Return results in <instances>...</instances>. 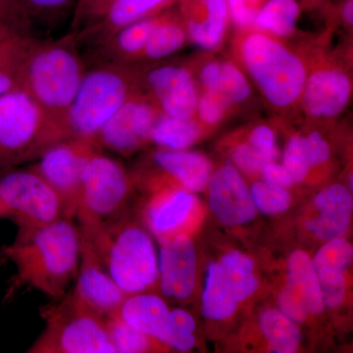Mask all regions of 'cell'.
Here are the masks:
<instances>
[{
  "label": "cell",
  "instance_id": "cell-1",
  "mask_svg": "<svg viewBox=\"0 0 353 353\" xmlns=\"http://www.w3.org/2000/svg\"><path fill=\"white\" fill-rule=\"evenodd\" d=\"M80 229L74 220L62 219L0 248V259L15 266L7 297L22 288L37 290L53 301L62 299L77 278L81 259Z\"/></svg>",
  "mask_w": 353,
  "mask_h": 353
},
{
  "label": "cell",
  "instance_id": "cell-2",
  "mask_svg": "<svg viewBox=\"0 0 353 353\" xmlns=\"http://www.w3.org/2000/svg\"><path fill=\"white\" fill-rule=\"evenodd\" d=\"M85 69L75 37L57 41L32 39L21 72V85L67 139L65 126Z\"/></svg>",
  "mask_w": 353,
  "mask_h": 353
},
{
  "label": "cell",
  "instance_id": "cell-3",
  "mask_svg": "<svg viewBox=\"0 0 353 353\" xmlns=\"http://www.w3.org/2000/svg\"><path fill=\"white\" fill-rule=\"evenodd\" d=\"M81 238L128 296L145 292L157 284L159 269L152 239L127 217L97 233L81 234Z\"/></svg>",
  "mask_w": 353,
  "mask_h": 353
},
{
  "label": "cell",
  "instance_id": "cell-4",
  "mask_svg": "<svg viewBox=\"0 0 353 353\" xmlns=\"http://www.w3.org/2000/svg\"><path fill=\"white\" fill-rule=\"evenodd\" d=\"M136 72L106 62L85 71L67 115L66 138L94 139L102 126L138 92Z\"/></svg>",
  "mask_w": 353,
  "mask_h": 353
},
{
  "label": "cell",
  "instance_id": "cell-5",
  "mask_svg": "<svg viewBox=\"0 0 353 353\" xmlns=\"http://www.w3.org/2000/svg\"><path fill=\"white\" fill-rule=\"evenodd\" d=\"M41 308L43 333L29 353H116L105 319L92 310L74 290Z\"/></svg>",
  "mask_w": 353,
  "mask_h": 353
},
{
  "label": "cell",
  "instance_id": "cell-6",
  "mask_svg": "<svg viewBox=\"0 0 353 353\" xmlns=\"http://www.w3.org/2000/svg\"><path fill=\"white\" fill-rule=\"evenodd\" d=\"M62 141L61 132L23 88L0 97V175L38 159Z\"/></svg>",
  "mask_w": 353,
  "mask_h": 353
},
{
  "label": "cell",
  "instance_id": "cell-7",
  "mask_svg": "<svg viewBox=\"0 0 353 353\" xmlns=\"http://www.w3.org/2000/svg\"><path fill=\"white\" fill-rule=\"evenodd\" d=\"M241 57L272 105L287 108L301 99L307 78L305 64L277 38L262 32L248 34L241 41Z\"/></svg>",
  "mask_w": 353,
  "mask_h": 353
},
{
  "label": "cell",
  "instance_id": "cell-8",
  "mask_svg": "<svg viewBox=\"0 0 353 353\" xmlns=\"http://www.w3.org/2000/svg\"><path fill=\"white\" fill-rule=\"evenodd\" d=\"M131 179L123 165L99 150L83 170L75 219L82 234H92L127 217Z\"/></svg>",
  "mask_w": 353,
  "mask_h": 353
},
{
  "label": "cell",
  "instance_id": "cell-9",
  "mask_svg": "<svg viewBox=\"0 0 353 353\" xmlns=\"http://www.w3.org/2000/svg\"><path fill=\"white\" fill-rule=\"evenodd\" d=\"M0 199L8 210L9 219L17 225L15 240H23L64 218L57 192L30 168L13 169L0 175Z\"/></svg>",
  "mask_w": 353,
  "mask_h": 353
},
{
  "label": "cell",
  "instance_id": "cell-10",
  "mask_svg": "<svg viewBox=\"0 0 353 353\" xmlns=\"http://www.w3.org/2000/svg\"><path fill=\"white\" fill-rule=\"evenodd\" d=\"M99 150L101 148L94 139H65L41 153L37 163L30 168L57 192L66 219L75 220L83 170Z\"/></svg>",
  "mask_w": 353,
  "mask_h": 353
},
{
  "label": "cell",
  "instance_id": "cell-11",
  "mask_svg": "<svg viewBox=\"0 0 353 353\" xmlns=\"http://www.w3.org/2000/svg\"><path fill=\"white\" fill-rule=\"evenodd\" d=\"M253 269L252 260L238 252L211 264L203 294V315L214 320L233 315L239 303L252 296L259 287Z\"/></svg>",
  "mask_w": 353,
  "mask_h": 353
},
{
  "label": "cell",
  "instance_id": "cell-12",
  "mask_svg": "<svg viewBox=\"0 0 353 353\" xmlns=\"http://www.w3.org/2000/svg\"><path fill=\"white\" fill-rule=\"evenodd\" d=\"M161 114L152 99L137 92L109 118L94 141L102 150L105 148L128 157L150 141L153 127Z\"/></svg>",
  "mask_w": 353,
  "mask_h": 353
},
{
  "label": "cell",
  "instance_id": "cell-13",
  "mask_svg": "<svg viewBox=\"0 0 353 353\" xmlns=\"http://www.w3.org/2000/svg\"><path fill=\"white\" fill-rule=\"evenodd\" d=\"M114 315L168 347L187 352L194 345L196 340L192 334L176 328L166 303L155 294L145 292L130 294Z\"/></svg>",
  "mask_w": 353,
  "mask_h": 353
},
{
  "label": "cell",
  "instance_id": "cell-14",
  "mask_svg": "<svg viewBox=\"0 0 353 353\" xmlns=\"http://www.w3.org/2000/svg\"><path fill=\"white\" fill-rule=\"evenodd\" d=\"M145 83L150 99L162 114L178 118L196 115L199 90L196 81L185 67H155L146 73Z\"/></svg>",
  "mask_w": 353,
  "mask_h": 353
},
{
  "label": "cell",
  "instance_id": "cell-15",
  "mask_svg": "<svg viewBox=\"0 0 353 353\" xmlns=\"http://www.w3.org/2000/svg\"><path fill=\"white\" fill-rule=\"evenodd\" d=\"M160 290L165 297L187 299L196 281V253L194 243L183 234L159 239Z\"/></svg>",
  "mask_w": 353,
  "mask_h": 353
},
{
  "label": "cell",
  "instance_id": "cell-16",
  "mask_svg": "<svg viewBox=\"0 0 353 353\" xmlns=\"http://www.w3.org/2000/svg\"><path fill=\"white\" fill-rule=\"evenodd\" d=\"M76 279L73 290L88 307L104 319L116 314L128 296L110 277L92 248L83 240Z\"/></svg>",
  "mask_w": 353,
  "mask_h": 353
},
{
  "label": "cell",
  "instance_id": "cell-17",
  "mask_svg": "<svg viewBox=\"0 0 353 353\" xmlns=\"http://www.w3.org/2000/svg\"><path fill=\"white\" fill-rule=\"evenodd\" d=\"M209 204L216 217L228 226H236L256 215L252 194L233 166L222 167L209 180Z\"/></svg>",
  "mask_w": 353,
  "mask_h": 353
},
{
  "label": "cell",
  "instance_id": "cell-18",
  "mask_svg": "<svg viewBox=\"0 0 353 353\" xmlns=\"http://www.w3.org/2000/svg\"><path fill=\"white\" fill-rule=\"evenodd\" d=\"M352 92V81L345 72L324 67L307 74L301 99L309 115L331 119L347 108Z\"/></svg>",
  "mask_w": 353,
  "mask_h": 353
},
{
  "label": "cell",
  "instance_id": "cell-19",
  "mask_svg": "<svg viewBox=\"0 0 353 353\" xmlns=\"http://www.w3.org/2000/svg\"><path fill=\"white\" fill-rule=\"evenodd\" d=\"M352 254L348 241L334 239L323 246L313 261L323 301L330 308L338 307L345 299V272L352 263Z\"/></svg>",
  "mask_w": 353,
  "mask_h": 353
},
{
  "label": "cell",
  "instance_id": "cell-20",
  "mask_svg": "<svg viewBox=\"0 0 353 353\" xmlns=\"http://www.w3.org/2000/svg\"><path fill=\"white\" fill-rule=\"evenodd\" d=\"M174 0H115L101 19L80 31V37L101 46L126 26L160 13Z\"/></svg>",
  "mask_w": 353,
  "mask_h": 353
},
{
  "label": "cell",
  "instance_id": "cell-21",
  "mask_svg": "<svg viewBox=\"0 0 353 353\" xmlns=\"http://www.w3.org/2000/svg\"><path fill=\"white\" fill-rule=\"evenodd\" d=\"M315 205L320 216L306 223L308 231L323 241L334 240L345 233L350 226L353 202L352 194L345 187L333 185L322 190L316 196Z\"/></svg>",
  "mask_w": 353,
  "mask_h": 353
},
{
  "label": "cell",
  "instance_id": "cell-22",
  "mask_svg": "<svg viewBox=\"0 0 353 353\" xmlns=\"http://www.w3.org/2000/svg\"><path fill=\"white\" fill-rule=\"evenodd\" d=\"M183 12L187 19L188 36L192 41L202 50H215L219 48L230 18L227 0H202L201 13Z\"/></svg>",
  "mask_w": 353,
  "mask_h": 353
},
{
  "label": "cell",
  "instance_id": "cell-23",
  "mask_svg": "<svg viewBox=\"0 0 353 353\" xmlns=\"http://www.w3.org/2000/svg\"><path fill=\"white\" fill-rule=\"evenodd\" d=\"M153 161L167 175L194 192L203 190L210 180V161L199 153L159 150L153 154Z\"/></svg>",
  "mask_w": 353,
  "mask_h": 353
},
{
  "label": "cell",
  "instance_id": "cell-24",
  "mask_svg": "<svg viewBox=\"0 0 353 353\" xmlns=\"http://www.w3.org/2000/svg\"><path fill=\"white\" fill-rule=\"evenodd\" d=\"M194 196L185 190L166 192L154 197L148 210L150 230L159 236H172L187 220Z\"/></svg>",
  "mask_w": 353,
  "mask_h": 353
},
{
  "label": "cell",
  "instance_id": "cell-25",
  "mask_svg": "<svg viewBox=\"0 0 353 353\" xmlns=\"http://www.w3.org/2000/svg\"><path fill=\"white\" fill-rule=\"evenodd\" d=\"M159 14L143 18L119 30L101 44V54L108 62L125 64L139 59L150 39L153 28L157 25Z\"/></svg>",
  "mask_w": 353,
  "mask_h": 353
},
{
  "label": "cell",
  "instance_id": "cell-26",
  "mask_svg": "<svg viewBox=\"0 0 353 353\" xmlns=\"http://www.w3.org/2000/svg\"><path fill=\"white\" fill-rule=\"evenodd\" d=\"M199 79L204 90L217 92L231 105L245 101L252 94L248 78L233 62H208L202 67Z\"/></svg>",
  "mask_w": 353,
  "mask_h": 353
},
{
  "label": "cell",
  "instance_id": "cell-27",
  "mask_svg": "<svg viewBox=\"0 0 353 353\" xmlns=\"http://www.w3.org/2000/svg\"><path fill=\"white\" fill-rule=\"evenodd\" d=\"M285 289L303 303L308 314H320L324 309L314 265L305 252H296L290 257L289 280Z\"/></svg>",
  "mask_w": 353,
  "mask_h": 353
},
{
  "label": "cell",
  "instance_id": "cell-28",
  "mask_svg": "<svg viewBox=\"0 0 353 353\" xmlns=\"http://www.w3.org/2000/svg\"><path fill=\"white\" fill-rule=\"evenodd\" d=\"M187 36V29L178 18L160 13L141 58L159 60L170 57L183 48Z\"/></svg>",
  "mask_w": 353,
  "mask_h": 353
},
{
  "label": "cell",
  "instance_id": "cell-29",
  "mask_svg": "<svg viewBox=\"0 0 353 353\" xmlns=\"http://www.w3.org/2000/svg\"><path fill=\"white\" fill-rule=\"evenodd\" d=\"M201 136V126L194 117L178 118L161 114L150 137V141L164 150H183L194 145Z\"/></svg>",
  "mask_w": 353,
  "mask_h": 353
},
{
  "label": "cell",
  "instance_id": "cell-30",
  "mask_svg": "<svg viewBox=\"0 0 353 353\" xmlns=\"http://www.w3.org/2000/svg\"><path fill=\"white\" fill-rule=\"evenodd\" d=\"M299 15L301 7L296 0H267L253 27L274 38H285L294 32Z\"/></svg>",
  "mask_w": 353,
  "mask_h": 353
},
{
  "label": "cell",
  "instance_id": "cell-31",
  "mask_svg": "<svg viewBox=\"0 0 353 353\" xmlns=\"http://www.w3.org/2000/svg\"><path fill=\"white\" fill-rule=\"evenodd\" d=\"M32 39L11 32L0 41V97L20 88L23 62Z\"/></svg>",
  "mask_w": 353,
  "mask_h": 353
},
{
  "label": "cell",
  "instance_id": "cell-32",
  "mask_svg": "<svg viewBox=\"0 0 353 353\" xmlns=\"http://www.w3.org/2000/svg\"><path fill=\"white\" fill-rule=\"evenodd\" d=\"M261 329L272 350L279 353H294L299 350L301 332L292 320L282 311L268 309L261 316Z\"/></svg>",
  "mask_w": 353,
  "mask_h": 353
},
{
  "label": "cell",
  "instance_id": "cell-33",
  "mask_svg": "<svg viewBox=\"0 0 353 353\" xmlns=\"http://www.w3.org/2000/svg\"><path fill=\"white\" fill-rule=\"evenodd\" d=\"M106 329L116 353L148 352L155 347L157 339L141 333L117 315L105 319Z\"/></svg>",
  "mask_w": 353,
  "mask_h": 353
},
{
  "label": "cell",
  "instance_id": "cell-34",
  "mask_svg": "<svg viewBox=\"0 0 353 353\" xmlns=\"http://www.w3.org/2000/svg\"><path fill=\"white\" fill-rule=\"evenodd\" d=\"M283 163L294 183L303 182L314 167L306 138L296 136L290 139L285 146Z\"/></svg>",
  "mask_w": 353,
  "mask_h": 353
},
{
  "label": "cell",
  "instance_id": "cell-35",
  "mask_svg": "<svg viewBox=\"0 0 353 353\" xmlns=\"http://www.w3.org/2000/svg\"><path fill=\"white\" fill-rule=\"evenodd\" d=\"M250 194L255 208L265 214L274 215L284 212L290 204V196L285 188L265 181L255 183Z\"/></svg>",
  "mask_w": 353,
  "mask_h": 353
},
{
  "label": "cell",
  "instance_id": "cell-36",
  "mask_svg": "<svg viewBox=\"0 0 353 353\" xmlns=\"http://www.w3.org/2000/svg\"><path fill=\"white\" fill-rule=\"evenodd\" d=\"M77 1L78 0H18L28 28L34 21L50 22L57 19L71 7H76Z\"/></svg>",
  "mask_w": 353,
  "mask_h": 353
},
{
  "label": "cell",
  "instance_id": "cell-37",
  "mask_svg": "<svg viewBox=\"0 0 353 353\" xmlns=\"http://www.w3.org/2000/svg\"><path fill=\"white\" fill-rule=\"evenodd\" d=\"M231 106L222 95L217 92L204 90L199 97L196 115L204 124H218L224 119Z\"/></svg>",
  "mask_w": 353,
  "mask_h": 353
},
{
  "label": "cell",
  "instance_id": "cell-38",
  "mask_svg": "<svg viewBox=\"0 0 353 353\" xmlns=\"http://www.w3.org/2000/svg\"><path fill=\"white\" fill-rule=\"evenodd\" d=\"M115 0H78L74 15V26L82 30L97 22Z\"/></svg>",
  "mask_w": 353,
  "mask_h": 353
},
{
  "label": "cell",
  "instance_id": "cell-39",
  "mask_svg": "<svg viewBox=\"0 0 353 353\" xmlns=\"http://www.w3.org/2000/svg\"><path fill=\"white\" fill-rule=\"evenodd\" d=\"M267 0H227L229 15L234 24L243 29L253 27L255 18Z\"/></svg>",
  "mask_w": 353,
  "mask_h": 353
},
{
  "label": "cell",
  "instance_id": "cell-40",
  "mask_svg": "<svg viewBox=\"0 0 353 353\" xmlns=\"http://www.w3.org/2000/svg\"><path fill=\"white\" fill-rule=\"evenodd\" d=\"M248 143L261 157H263L268 163L275 161L276 158L278 157L275 134L270 127L261 125L254 128L248 138Z\"/></svg>",
  "mask_w": 353,
  "mask_h": 353
},
{
  "label": "cell",
  "instance_id": "cell-41",
  "mask_svg": "<svg viewBox=\"0 0 353 353\" xmlns=\"http://www.w3.org/2000/svg\"><path fill=\"white\" fill-rule=\"evenodd\" d=\"M0 27L27 36V23L18 0H0Z\"/></svg>",
  "mask_w": 353,
  "mask_h": 353
},
{
  "label": "cell",
  "instance_id": "cell-42",
  "mask_svg": "<svg viewBox=\"0 0 353 353\" xmlns=\"http://www.w3.org/2000/svg\"><path fill=\"white\" fill-rule=\"evenodd\" d=\"M233 159L239 168L250 174L259 173L265 165L268 164L264 157L248 143L236 146L233 152Z\"/></svg>",
  "mask_w": 353,
  "mask_h": 353
},
{
  "label": "cell",
  "instance_id": "cell-43",
  "mask_svg": "<svg viewBox=\"0 0 353 353\" xmlns=\"http://www.w3.org/2000/svg\"><path fill=\"white\" fill-rule=\"evenodd\" d=\"M279 306L281 311L292 321L303 322L307 317L308 313L303 303L292 296L285 288L279 296Z\"/></svg>",
  "mask_w": 353,
  "mask_h": 353
},
{
  "label": "cell",
  "instance_id": "cell-44",
  "mask_svg": "<svg viewBox=\"0 0 353 353\" xmlns=\"http://www.w3.org/2000/svg\"><path fill=\"white\" fill-rule=\"evenodd\" d=\"M309 150H310L311 157H312L313 165L319 166L325 162L328 161L331 150L327 141L323 139L319 132H312L307 138Z\"/></svg>",
  "mask_w": 353,
  "mask_h": 353
},
{
  "label": "cell",
  "instance_id": "cell-45",
  "mask_svg": "<svg viewBox=\"0 0 353 353\" xmlns=\"http://www.w3.org/2000/svg\"><path fill=\"white\" fill-rule=\"evenodd\" d=\"M261 172L263 174L265 182L273 183L279 187L285 189L294 183L287 169L282 165L276 164L275 162L265 165Z\"/></svg>",
  "mask_w": 353,
  "mask_h": 353
},
{
  "label": "cell",
  "instance_id": "cell-46",
  "mask_svg": "<svg viewBox=\"0 0 353 353\" xmlns=\"http://www.w3.org/2000/svg\"><path fill=\"white\" fill-rule=\"evenodd\" d=\"M171 317L176 328L182 330L185 333L192 334L196 330V322L194 318L182 309L172 310Z\"/></svg>",
  "mask_w": 353,
  "mask_h": 353
},
{
  "label": "cell",
  "instance_id": "cell-47",
  "mask_svg": "<svg viewBox=\"0 0 353 353\" xmlns=\"http://www.w3.org/2000/svg\"><path fill=\"white\" fill-rule=\"evenodd\" d=\"M343 20L348 26L353 24V1L352 0H347L345 6L343 7Z\"/></svg>",
  "mask_w": 353,
  "mask_h": 353
},
{
  "label": "cell",
  "instance_id": "cell-48",
  "mask_svg": "<svg viewBox=\"0 0 353 353\" xmlns=\"http://www.w3.org/2000/svg\"><path fill=\"white\" fill-rule=\"evenodd\" d=\"M11 32H14L13 30L9 29V28L0 27V41H1L2 39H6L8 34H11Z\"/></svg>",
  "mask_w": 353,
  "mask_h": 353
},
{
  "label": "cell",
  "instance_id": "cell-49",
  "mask_svg": "<svg viewBox=\"0 0 353 353\" xmlns=\"http://www.w3.org/2000/svg\"><path fill=\"white\" fill-rule=\"evenodd\" d=\"M0 218H9L8 210L1 199H0Z\"/></svg>",
  "mask_w": 353,
  "mask_h": 353
}]
</instances>
